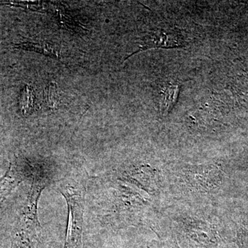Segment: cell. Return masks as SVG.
Returning <instances> with one entry per match:
<instances>
[{
  "instance_id": "cell-1",
  "label": "cell",
  "mask_w": 248,
  "mask_h": 248,
  "mask_svg": "<svg viewBox=\"0 0 248 248\" xmlns=\"http://www.w3.org/2000/svg\"><path fill=\"white\" fill-rule=\"evenodd\" d=\"M172 234L187 248H217L221 242L219 224L211 213L191 208L171 213Z\"/></svg>"
},
{
  "instance_id": "cell-2",
  "label": "cell",
  "mask_w": 248,
  "mask_h": 248,
  "mask_svg": "<svg viewBox=\"0 0 248 248\" xmlns=\"http://www.w3.org/2000/svg\"><path fill=\"white\" fill-rule=\"evenodd\" d=\"M223 180V170L215 163L187 164L169 169V181L181 197L190 200H211Z\"/></svg>"
},
{
  "instance_id": "cell-3",
  "label": "cell",
  "mask_w": 248,
  "mask_h": 248,
  "mask_svg": "<svg viewBox=\"0 0 248 248\" xmlns=\"http://www.w3.org/2000/svg\"><path fill=\"white\" fill-rule=\"evenodd\" d=\"M122 175L124 180L152 197L161 195L169 182V169L148 162L130 167L124 170Z\"/></svg>"
},
{
  "instance_id": "cell-4",
  "label": "cell",
  "mask_w": 248,
  "mask_h": 248,
  "mask_svg": "<svg viewBox=\"0 0 248 248\" xmlns=\"http://www.w3.org/2000/svg\"><path fill=\"white\" fill-rule=\"evenodd\" d=\"M60 192L66 200L68 209V228L63 248H81L84 228V194L82 191L69 186L60 188Z\"/></svg>"
},
{
  "instance_id": "cell-5",
  "label": "cell",
  "mask_w": 248,
  "mask_h": 248,
  "mask_svg": "<svg viewBox=\"0 0 248 248\" xmlns=\"http://www.w3.org/2000/svg\"><path fill=\"white\" fill-rule=\"evenodd\" d=\"M29 178H32V168L26 161L17 158L15 159L10 163L6 174L0 179V200L4 199L23 181Z\"/></svg>"
},
{
  "instance_id": "cell-6",
  "label": "cell",
  "mask_w": 248,
  "mask_h": 248,
  "mask_svg": "<svg viewBox=\"0 0 248 248\" xmlns=\"http://www.w3.org/2000/svg\"><path fill=\"white\" fill-rule=\"evenodd\" d=\"M16 48H22L24 50H32L37 53L44 54L48 56H55L58 58V51L52 48L50 45L47 44H35L32 42H24L16 45Z\"/></svg>"
},
{
  "instance_id": "cell-7",
  "label": "cell",
  "mask_w": 248,
  "mask_h": 248,
  "mask_svg": "<svg viewBox=\"0 0 248 248\" xmlns=\"http://www.w3.org/2000/svg\"><path fill=\"white\" fill-rule=\"evenodd\" d=\"M34 106L33 91L29 85H27L21 95L19 100V108L23 115H28L30 114Z\"/></svg>"
},
{
  "instance_id": "cell-8",
  "label": "cell",
  "mask_w": 248,
  "mask_h": 248,
  "mask_svg": "<svg viewBox=\"0 0 248 248\" xmlns=\"http://www.w3.org/2000/svg\"><path fill=\"white\" fill-rule=\"evenodd\" d=\"M47 104L50 108L55 109L60 104V93L58 84L55 81H51L46 91Z\"/></svg>"
},
{
  "instance_id": "cell-9",
  "label": "cell",
  "mask_w": 248,
  "mask_h": 248,
  "mask_svg": "<svg viewBox=\"0 0 248 248\" xmlns=\"http://www.w3.org/2000/svg\"><path fill=\"white\" fill-rule=\"evenodd\" d=\"M236 244L238 248H248V226H242L236 231Z\"/></svg>"
},
{
  "instance_id": "cell-10",
  "label": "cell",
  "mask_w": 248,
  "mask_h": 248,
  "mask_svg": "<svg viewBox=\"0 0 248 248\" xmlns=\"http://www.w3.org/2000/svg\"><path fill=\"white\" fill-rule=\"evenodd\" d=\"M176 248H182L180 247V246H179V244L177 245V246H176Z\"/></svg>"
}]
</instances>
